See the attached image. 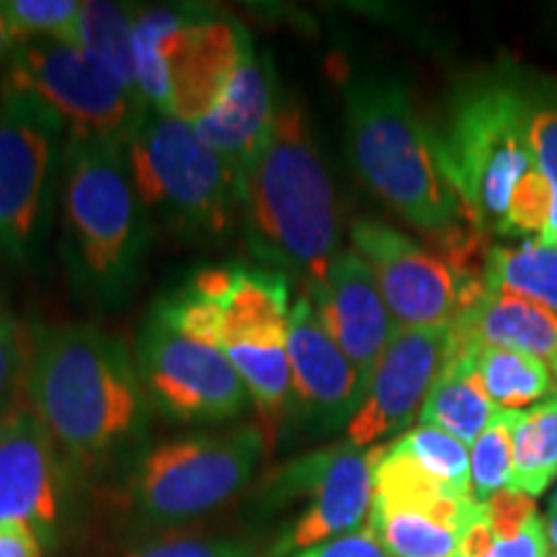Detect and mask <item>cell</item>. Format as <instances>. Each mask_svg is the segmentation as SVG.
<instances>
[{
	"label": "cell",
	"mask_w": 557,
	"mask_h": 557,
	"mask_svg": "<svg viewBox=\"0 0 557 557\" xmlns=\"http://www.w3.org/2000/svg\"><path fill=\"white\" fill-rule=\"evenodd\" d=\"M346 143L369 191L426 235L459 274L483 276L487 235L470 222L444 169L436 129L400 81L364 75L348 83Z\"/></svg>",
	"instance_id": "6da1fadb"
},
{
	"label": "cell",
	"mask_w": 557,
	"mask_h": 557,
	"mask_svg": "<svg viewBox=\"0 0 557 557\" xmlns=\"http://www.w3.org/2000/svg\"><path fill=\"white\" fill-rule=\"evenodd\" d=\"M26 403L70 472L96 470L135 442L152 408L129 346L75 323L34 329Z\"/></svg>",
	"instance_id": "7a4b0ae2"
},
{
	"label": "cell",
	"mask_w": 557,
	"mask_h": 557,
	"mask_svg": "<svg viewBox=\"0 0 557 557\" xmlns=\"http://www.w3.org/2000/svg\"><path fill=\"white\" fill-rule=\"evenodd\" d=\"M240 227L256 259L299 276L305 287L320 282L336 259V191L295 99L278 96L267 145L243 173Z\"/></svg>",
	"instance_id": "3957f363"
},
{
	"label": "cell",
	"mask_w": 557,
	"mask_h": 557,
	"mask_svg": "<svg viewBox=\"0 0 557 557\" xmlns=\"http://www.w3.org/2000/svg\"><path fill=\"white\" fill-rule=\"evenodd\" d=\"M62 256L83 297L122 308L137 289L150 214L132 181L124 139L73 135L62 152Z\"/></svg>",
	"instance_id": "277c9868"
},
{
	"label": "cell",
	"mask_w": 557,
	"mask_h": 557,
	"mask_svg": "<svg viewBox=\"0 0 557 557\" xmlns=\"http://www.w3.org/2000/svg\"><path fill=\"white\" fill-rule=\"evenodd\" d=\"M549 90L519 70L478 75L451 96L444 127L436 129L451 186L487 238H504L513 189L537 169L529 129Z\"/></svg>",
	"instance_id": "5b68a950"
},
{
	"label": "cell",
	"mask_w": 557,
	"mask_h": 557,
	"mask_svg": "<svg viewBox=\"0 0 557 557\" xmlns=\"http://www.w3.org/2000/svg\"><path fill=\"white\" fill-rule=\"evenodd\" d=\"M124 150L145 209L171 233L194 243L225 240L240 220V176L194 124L148 109Z\"/></svg>",
	"instance_id": "8992f818"
},
{
	"label": "cell",
	"mask_w": 557,
	"mask_h": 557,
	"mask_svg": "<svg viewBox=\"0 0 557 557\" xmlns=\"http://www.w3.org/2000/svg\"><path fill=\"white\" fill-rule=\"evenodd\" d=\"M250 45L238 21L212 11L150 9L135 16L137 88L145 107L199 122Z\"/></svg>",
	"instance_id": "52a82bcc"
},
{
	"label": "cell",
	"mask_w": 557,
	"mask_h": 557,
	"mask_svg": "<svg viewBox=\"0 0 557 557\" xmlns=\"http://www.w3.org/2000/svg\"><path fill=\"white\" fill-rule=\"evenodd\" d=\"M267 429L240 426L158 444L129 478V508L143 527H176L225 506L253 480Z\"/></svg>",
	"instance_id": "ba28073f"
},
{
	"label": "cell",
	"mask_w": 557,
	"mask_h": 557,
	"mask_svg": "<svg viewBox=\"0 0 557 557\" xmlns=\"http://www.w3.org/2000/svg\"><path fill=\"white\" fill-rule=\"evenodd\" d=\"M67 124L26 94L0 90V248L29 267L50 235Z\"/></svg>",
	"instance_id": "9c48e42d"
},
{
	"label": "cell",
	"mask_w": 557,
	"mask_h": 557,
	"mask_svg": "<svg viewBox=\"0 0 557 557\" xmlns=\"http://www.w3.org/2000/svg\"><path fill=\"white\" fill-rule=\"evenodd\" d=\"M385 451L387 444L359 449L344 442L292 459L271 472L256 493V511L267 513L308 498V508L274 542L271 557L297 555L359 532L372 513L374 468Z\"/></svg>",
	"instance_id": "30bf717a"
},
{
	"label": "cell",
	"mask_w": 557,
	"mask_h": 557,
	"mask_svg": "<svg viewBox=\"0 0 557 557\" xmlns=\"http://www.w3.org/2000/svg\"><path fill=\"white\" fill-rule=\"evenodd\" d=\"M0 90L34 96L73 135L127 139L148 111L88 50L52 39L13 45Z\"/></svg>",
	"instance_id": "8fae6325"
},
{
	"label": "cell",
	"mask_w": 557,
	"mask_h": 557,
	"mask_svg": "<svg viewBox=\"0 0 557 557\" xmlns=\"http://www.w3.org/2000/svg\"><path fill=\"white\" fill-rule=\"evenodd\" d=\"M351 246L364 259L398 329H449L485 292L408 235L374 220L351 227Z\"/></svg>",
	"instance_id": "7c38bea8"
},
{
	"label": "cell",
	"mask_w": 557,
	"mask_h": 557,
	"mask_svg": "<svg viewBox=\"0 0 557 557\" xmlns=\"http://www.w3.org/2000/svg\"><path fill=\"white\" fill-rule=\"evenodd\" d=\"M137 369L150 406L171 421H233L250 403L240 374L218 346L181 336L152 315L139 336Z\"/></svg>",
	"instance_id": "4fadbf2b"
},
{
	"label": "cell",
	"mask_w": 557,
	"mask_h": 557,
	"mask_svg": "<svg viewBox=\"0 0 557 557\" xmlns=\"http://www.w3.org/2000/svg\"><path fill=\"white\" fill-rule=\"evenodd\" d=\"M451 351L449 329H398L374 367L364 403L346 426V442L367 449L421 416Z\"/></svg>",
	"instance_id": "5bb4252c"
},
{
	"label": "cell",
	"mask_w": 557,
	"mask_h": 557,
	"mask_svg": "<svg viewBox=\"0 0 557 557\" xmlns=\"http://www.w3.org/2000/svg\"><path fill=\"white\" fill-rule=\"evenodd\" d=\"M70 470L29 403L0 418V521H26L54 545Z\"/></svg>",
	"instance_id": "9a60e30c"
},
{
	"label": "cell",
	"mask_w": 557,
	"mask_h": 557,
	"mask_svg": "<svg viewBox=\"0 0 557 557\" xmlns=\"http://www.w3.org/2000/svg\"><path fill=\"white\" fill-rule=\"evenodd\" d=\"M289 418L315 434H331L348 426L364 403V387L346 354L323 329L310 297L299 295L289 312Z\"/></svg>",
	"instance_id": "2e32d148"
},
{
	"label": "cell",
	"mask_w": 557,
	"mask_h": 557,
	"mask_svg": "<svg viewBox=\"0 0 557 557\" xmlns=\"http://www.w3.org/2000/svg\"><path fill=\"white\" fill-rule=\"evenodd\" d=\"M302 292L310 297L323 329L357 369L367 395L374 367L398 331L374 274L357 250H338L323 278Z\"/></svg>",
	"instance_id": "e0dca14e"
},
{
	"label": "cell",
	"mask_w": 557,
	"mask_h": 557,
	"mask_svg": "<svg viewBox=\"0 0 557 557\" xmlns=\"http://www.w3.org/2000/svg\"><path fill=\"white\" fill-rule=\"evenodd\" d=\"M276 107L274 73L250 41L218 101L199 122H194V129L243 178L267 145Z\"/></svg>",
	"instance_id": "ac0fdd59"
},
{
	"label": "cell",
	"mask_w": 557,
	"mask_h": 557,
	"mask_svg": "<svg viewBox=\"0 0 557 557\" xmlns=\"http://www.w3.org/2000/svg\"><path fill=\"white\" fill-rule=\"evenodd\" d=\"M451 348L500 346L540 359L557 380V315L529 299L483 292L449 325Z\"/></svg>",
	"instance_id": "d6986e66"
},
{
	"label": "cell",
	"mask_w": 557,
	"mask_h": 557,
	"mask_svg": "<svg viewBox=\"0 0 557 557\" xmlns=\"http://www.w3.org/2000/svg\"><path fill=\"white\" fill-rule=\"evenodd\" d=\"M496 410L498 408L487 398L483 380H480L472 346L451 348L447 364L438 372L434 387L423 403L418 423L447 431L462 444H475L487 423L493 421Z\"/></svg>",
	"instance_id": "ffe728a7"
},
{
	"label": "cell",
	"mask_w": 557,
	"mask_h": 557,
	"mask_svg": "<svg viewBox=\"0 0 557 557\" xmlns=\"http://www.w3.org/2000/svg\"><path fill=\"white\" fill-rule=\"evenodd\" d=\"M487 292L529 299L557 315V246L527 240L521 246H491L483 267Z\"/></svg>",
	"instance_id": "44dd1931"
},
{
	"label": "cell",
	"mask_w": 557,
	"mask_h": 557,
	"mask_svg": "<svg viewBox=\"0 0 557 557\" xmlns=\"http://www.w3.org/2000/svg\"><path fill=\"white\" fill-rule=\"evenodd\" d=\"M557 478V393L517 418L508 487L542 496Z\"/></svg>",
	"instance_id": "7402d4cb"
},
{
	"label": "cell",
	"mask_w": 557,
	"mask_h": 557,
	"mask_svg": "<svg viewBox=\"0 0 557 557\" xmlns=\"http://www.w3.org/2000/svg\"><path fill=\"white\" fill-rule=\"evenodd\" d=\"M487 398L498 410H517L557 393L553 372L529 354L500 346H472Z\"/></svg>",
	"instance_id": "603a6c76"
},
{
	"label": "cell",
	"mask_w": 557,
	"mask_h": 557,
	"mask_svg": "<svg viewBox=\"0 0 557 557\" xmlns=\"http://www.w3.org/2000/svg\"><path fill=\"white\" fill-rule=\"evenodd\" d=\"M135 16L122 5L107 0H90L83 3V50H88L109 73L129 90L132 96L143 99L137 88L135 65Z\"/></svg>",
	"instance_id": "cb8c5ba5"
},
{
	"label": "cell",
	"mask_w": 557,
	"mask_h": 557,
	"mask_svg": "<svg viewBox=\"0 0 557 557\" xmlns=\"http://www.w3.org/2000/svg\"><path fill=\"white\" fill-rule=\"evenodd\" d=\"M369 529L393 557H451L459 542V532L436 524L423 513L374 504Z\"/></svg>",
	"instance_id": "d4e9b609"
},
{
	"label": "cell",
	"mask_w": 557,
	"mask_h": 557,
	"mask_svg": "<svg viewBox=\"0 0 557 557\" xmlns=\"http://www.w3.org/2000/svg\"><path fill=\"white\" fill-rule=\"evenodd\" d=\"M0 16L13 45L52 39L83 47V3L78 0H0Z\"/></svg>",
	"instance_id": "484cf974"
},
{
	"label": "cell",
	"mask_w": 557,
	"mask_h": 557,
	"mask_svg": "<svg viewBox=\"0 0 557 557\" xmlns=\"http://www.w3.org/2000/svg\"><path fill=\"white\" fill-rule=\"evenodd\" d=\"M393 447L406 451L416 465H421L431 478L447 485L457 496H470V457L457 436L418 423L416 429L395 438Z\"/></svg>",
	"instance_id": "4316f807"
},
{
	"label": "cell",
	"mask_w": 557,
	"mask_h": 557,
	"mask_svg": "<svg viewBox=\"0 0 557 557\" xmlns=\"http://www.w3.org/2000/svg\"><path fill=\"white\" fill-rule=\"evenodd\" d=\"M519 410H496L493 421L472 444L470 496L485 504L500 487H508L513 462V429Z\"/></svg>",
	"instance_id": "83f0119b"
},
{
	"label": "cell",
	"mask_w": 557,
	"mask_h": 557,
	"mask_svg": "<svg viewBox=\"0 0 557 557\" xmlns=\"http://www.w3.org/2000/svg\"><path fill=\"white\" fill-rule=\"evenodd\" d=\"M34 329L11 312H0V418L26 403Z\"/></svg>",
	"instance_id": "f1b7e54d"
},
{
	"label": "cell",
	"mask_w": 557,
	"mask_h": 557,
	"mask_svg": "<svg viewBox=\"0 0 557 557\" xmlns=\"http://www.w3.org/2000/svg\"><path fill=\"white\" fill-rule=\"evenodd\" d=\"M549 222H553V191H549L545 176L534 169L513 189L504 238H511V235L513 238H534L537 235V243H545Z\"/></svg>",
	"instance_id": "f546056e"
},
{
	"label": "cell",
	"mask_w": 557,
	"mask_h": 557,
	"mask_svg": "<svg viewBox=\"0 0 557 557\" xmlns=\"http://www.w3.org/2000/svg\"><path fill=\"white\" fill-rule=\"evenodd\" d=\"M529 145L534 152V165L545 176L553 191V222H549V233L545 243L555 246L557 240V86L549 90L547 99L542 101L532 120V129H529Z\"/></svg>",
	"instance_id": "4dcf8cb0"
},
{
	"label": "cell",
	"mask_w": 557,
	"mask_h": 557,
	"mask_svg": "<svg viewBox=\"0 0 557 557\" xmlns=\"http://www.w3.org/2000/svg\"><path fill=\"white\" fill-rule=\"evenodd\" d=\"M127 557H256V547L240 537H171Z\"/></svg>",
	"instance_id": "1f68e13d"
},
{
	"label": "cell",
	"mask_w": 557,
	"mask_h": 557,
	"mask_svg": "<svg viewBox=\"0 0 557 557\" xmlns=\"http://www.w3.org/2000/svg\"><path fill=\"white\" fill-rule=\"evenodd\" d=\"M485 519L496 532L498 540H511L524 529L529 521L537 517V504L527 493L513 491V487H500L483 504Z\"/></svg>",
	"instance_id": "d6a6232c"
},
{
	"label": "cell",
	"mask_w": 557,
	"mask_h": 557,
	"mask_svg": "<svg viewBox=\"0 0 557 557\" xmlns=\"http://www.w3.org/2000/svg\"><path fill=\"white\" fill-rule=\"evenodd\" d=\"M292 557H393V555L382 547V542L374 537L372 529L361 527L359 532L323 542V545L310 547L305 549V553H297Z\"/></svg>",
	"instance_id": "836d02e7"
},
{
	"label": "cell",
	"mask_w": 557,
	"mask_h": 557,
	"mask_svg": "<svg viewBox=\"0 0 557 557\" xmlns=\"http://www.w3.org/2000/svg\"><path fill=\"white\" fill-rule=\"evenodd\" d=\"M52 542L26 521H0V557H47Z\"/></svg>",
	"instance_id": "e575fe53"
},
{
	"label": "cell",
	"mask_w": 557,
	"mask_h": 557,
	"mask_svg": "<svg viewBox=\"0 0 557 557\" xmlns=\"http://www.w3.org/2000/svg\"><path fill=\"white\" fill-rule=\"evenodd\" d=\"M547 521L542 517H534L524 529H521L517 537L498 540L493 553L487 557H547Z\"/></svg>",
	"instance_id": "d590c367"
},
{
	"label": "cell",
	"mask_w": 557,
	"mask_h": 557,
	"mask_svg": "<svg viewBox=\"0 0 557 557\" xmlns=\"http://www.w3.org/2000/svg\"><path fill=\"white\" fill-rule=\"evenodd\" d=\"M11 50H13V39H11L9 26H5L3 16H0V67H3L5 62H9Z\"/></svg>",
	"instance_id": "8d00e7d4"
},
{
	"label": "cell",
	"mask_w": 557,
	"mask_h": 557,
	"mask_svg": "<svg viewBox=\"0 0 557 557\" xmlns=\"http://www.w3.org/2000/svg\"><path fill=\"white\" fill-rule=\"evenodd\" d=\"M547 534H549V542H553V545L557 547V513H549Z\"/></svg>",
	"instance_id": "74e56055"
},
{
	"label": "cell",
	"mask_w": 557,
	"mask_h": 557,
	"mask_svg": "<svg viewBox=\"0 0 557 557\" xmlns=\"http://www.w3.org/2000/svg\"><path fill=\"white\" fill-rule=\"evenodd\" d=\"M549 513H557V487H555L553 500H549Z\"/></svg>",
	"instance_id": "f35d334b"
},
{
	"label": "cell",
	"mask_w": 557,
	"mask_h": 557,
	"mask_svg": "<svg viewBox=\"0 0 557 557\" xmlns=\"http://www.w3.org/2000/svg\"><path fill=\"white\" fill-rule=\"evenodd\" d=\"M555 246H557V240H555Z\"/></svg>",
	"instance_id": "ab89813d"
},
{
	"label": "cell",
	"mask_w": 557,
	"mask_h": 557,
	"mask_svg": "<svg viewBox=\"0 0 557 557\" xmlns=\"http://www.w3.org/2000/svg\"><path fill=\"white\" fill-rule=\"evenodd\" d=\"M555 557H557V555H555Z\"/></svg>",
	"instance_id": "60d3db41"
}]
</instances>
